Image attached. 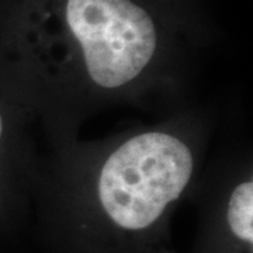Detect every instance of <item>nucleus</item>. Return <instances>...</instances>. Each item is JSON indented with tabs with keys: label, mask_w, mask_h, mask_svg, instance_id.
I'll use <instances>...</instances> for the list:
<instances>
[{
	"label": "nucleus",
	"mask_w": 253,
	"mask_h": 253,
	"mask_svg": "<svg viewBox=\"0 0 253 253\" xmlns=\"http://www.w3.org/2000/svg\"><path fill=\"white\" fill-rule=\"evenodd\" d=\"M221 124L194 100L154 123L41 151L33 206L107 253H156L174 208L194 196Z\"/></svg>",
	"instance_id": "nucleus-1"
},
{
	"label": "nucleus",
	"mask_w": 253,
	"mask_h": 253,
	"mask_svg": "<svg viewBox=\"0 0 253 253\" xmlns=\"http://www.w3.org/2000/svg\"><path fill=\"white\" fill-rule=\"evenodd\" d=\"M36 128L0 89V224L33 206L41 158Z\"/></svg>",
	"instance_id": "nucleus-2"
}]
</instances>
